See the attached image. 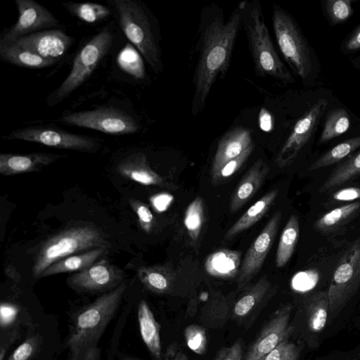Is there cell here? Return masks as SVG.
I'll return each mask as SVG.
<instances>
[{"mask_svg":"<svg viewBox=\"0 0 360 360\" xmlns=\"http://www.w3.org/2000/svg\"><path fill=\"white\" fill-rule=\"evenodd\" d=\"M333 199L335 201H352L360 199V188L347 187L342 188L333 193Z\"/></svg>","mask_w":360,"mask_h":360,"instance_id":"46","label":"cell"},{"mask_svg":"<svg viewBox=\"0 0 360 360\" xmlns=\"http://www.w3.org/2000/svg\"><path fill=\"white\" fill-rule=\"evenodd\" d=\"M41 342L38 335L27 338L9 356L7 360H32L37 352Z\"/></svg>","mask_w":360,"mask_h":360,"instance_id":"40","label":"cell"},{"mask_svg":"<svg viewBox=\"0 0 360 360\" xmlns=\"http://www.w3.org/2000/svg\"><path fill=\"white\" fill-rule=\"evenodd\" d=\"M205 220L202 198L196 197L187 207L184 215V225L191 241L195 243L201 233Z\"/></svg>","mask_w":360,"mask_h":360,"instance_id":"36","label":"cell"},{"mask_svg":"<svg viewBox=\"0 0 360 360\" xmlns=\"http://www.w3.org/2000/svg\"><path fill=\"white\" fill-rule=\"evenodd\" d=\"M63 155L49 153H32L29 154H0V173L11 176L23 173L38 172Z\"/></svg>","mask_w":360,"mask_h":360,"instance_id":"19","label":"cell"},{"mask_svg":"<svg viewBox=\"0 0 360 360\" xmlns=\"http://www.w3.org/2000/svg\"><path fill=\"white\" fill-rule=\"evenodd\" d=\"M73 42L74 39L61 30L50 29L22 37L11 44L57 62L68 51Z\"/></svg>","mask_w":360,"mask_h":360,"instance_id":"16","label":"cell"},{"mask_svg":"<svg viewBox=\"0 0 360 360\" xmlns=\"http://www.w3.org/2000/svg\"><path fill=\"white\" fill-rule=\"evenodd\" d=\"M242 27L246 34L255 74L260 77H271L283 82H292L293 77L274 46L258 0H246Z\"/></svg>","mask_w":360,"mask_h":360,"instance_id":"4","label":"cell"},{"mask_svg":"<svg viewBox=\"0 0 360 360\" xmlns=\"http://www.w3.org/2000/svg\"><path fill=\"white\" fill-rule=\"evenodd\" d=\"M120 27L154 72L162 71L158 34L146 7L135 0H115Z\"/></svg>","mask_w":360,"mask_h":360,"instance_id":"5","label":"cell"},{"mask_svg":"<svg viewBox=\"0 0 360 360\" xmlns=\"http://www.w3.org/2000/svg\"><path fill=\"white\" fill-rule=\"evenodd\" d=\"M246 0L232 11L227 20L220 6L210 4L203 8L196 43L198 58L193 77L192 115L205 107L213 85L229 70L235 42L242 20Z\"/></svg>","mask_w":360,"mask_h":360,"instance_id":"1","label":"cell"},{"mask_svg":"<svg viewBox=\"0 0 360 360\" xmlns=\"http://www.w3.org/2000/svg\"><path fill=\"white\" fill-rule=\"evenodd\" d=\"M325 98L319 99L295 123L292 131L278 152L275 162L283 168L290 165L309 141L327 107Z\"/></svg>","mask_w":360,"mask_h":360,"instance_id":"14","label":"cell"},{"mask_svg":"<svg viewBox=\"0 0 360 360\" xmlns=\"http://www.w3.org/2000/svg\"><path fill=\"white\" fill-rule=\"evenodd\" d=\"M360 288V234L340 260L328 294L329 313L336 316Z\"/></svg>","mask_w":360,"mask_h":360,"instance_id":"8","label":"cell"},{"mask_svg":"<svg viewBox=\"0 0 360 360\" xmlns=\"http://www.w3.org/2000/svg\"><path fill=\"white\" fill-rule=\"evenodd\" d=\"M137 276L146 289L156 294L168 293L175 278L173 269L166 264L140 266Z\"/></svg>","mask_w":360,"mask_h":360,"instance_id":"26","label":"cell"},{"mask_svg":"<svg viewBox=\"0 0 360 360\" xmlns=\"http://www.w3.org/2000/svg\"><path fill=\"white\" fill-rule=\"evenodd\" d=\"M327 14L334 24L345 22L352 14L350 0H328L326 1Z\"/></svg>","mask_w":360,"mask_h":360,"instance_id":"39","label":"cell"},{"mask_svg":"<svg viewBox=\"0 0 360 360\" xmlns=\"http://www.w3.org/2000/svg\"><path fill=\"white\" fill-rule=\"evenodd\" d=\"M272 24L279 49L293 72L306 79L312 72L309 46L292 16L278 5L273 6Z\"/></svg>","mask_w":360,"mask_h":360,"instance_id":"7","label":"cell"},{"mask_svg":"<svg viewBox=\"0 0 360 360\" xmlns=\"http://www.w3.org/2000/svg\"><path fill=\"white\" fill-rule=\"evenodd\" d=\"M360 174V151L336 167L319 188L323 193L345 184Z\"/></svg>","mask_w":360,"mask_h":360,"instance_id":"31","label":"cell"},{"mask_svg":"<svg viewBox=\"0 0 360 360\" xmlns=\"http://www.w3.org/2000/svg\"><path fill=\"white\" fill-rule=\"evenodd\" d=\"M300 235L297 217L292 214L288 219L280 237L276 254V266H284L291 258Z\"/></svg>","mask_w":360,"mask_h":360,"instance_id":"30","label":"cell"},{"mask_svg":"<svg viewBox=\"0 0 360 360\" xmlns=\"http://www.w3.org/2000/svg\"><path fill=\"white\" fill-rule=\"evenodd\" d=\"M253 149L252 143L238 157L226 162L216 174L211 175L212 184L219 186L228 181L248 160Z\"/></svg>","mask_w":360,"mask_h":360,"instance_id":"37","label":"cell"},{"mask_svg":"<svg viewBox=\"0 0 360 360\" xmlns=\"http://www.w3.org/2000/svg\"><path fill=\"white\" fill-rule=\"evenodd\" d=\"M113 41L112 30L105 27L77 52L72 69L60 85L48 97L52 107L65 100L82 85L110 51Z\"/></svg>","mask_w":360,"mask_h":360,"instance_id":"6","label":"cell"},{"mask_svg":"<svg viewBox=\"0 0 360 360\" xmlns=\"http://www.w3.org/2000/svg\"><path fill=\"white\" fill-rule=\"evenodd\" d=\"M278 194V189L271 190L251 205L226 231L225 240H232L260 220L274 202Z\"/></svg>","mask_w":360,"mask_h":360,"instance_id":"24","label":"cell"},{"mask_svg":"<svg viewBox=\"0 0 360 360\" xmlns=\"http://www.w3.org/2000/svg\"><path fill=\"white\" fill-rule=\"evenodd\" d=\"M110 246L105 233L94 224L72 225L51 235L41 244L34 258L32 276L39 278L50 265L68 256Z\"/></svg>","mask_w":360,"mask_h":360,"instance_id":"3","label":"cell"},{"mask_svg":"<svg viewBox=\"0 0 360 360\" xmlns=\"http://www.w3.org/2000/svg\"><path fill=\"white\" fill-rule=\"evenodd\" d=\"M59 121L112 135L130 134L140 130V125L129 114L108 106L65 114Z\"/></svg>","mask_w":360,"mask_h":360,"instance_id":"9","label":"cell"},{"mask_svg":"<svg viewBox=\"0 0 360 360\" xmlns=\"http://www.w3.org/2000/svg\"><path fill=\"white\" fill-rule=\"evenodd\" d=\"M269 166L262 159L256 160L232 193L229 210L236 212L258 191L269 172Z\"/></svg>","mask_w":360,"mask_h":360,"instance_id":"20","label":"cell"},{"mask_svg":"<svg viewBox=\"0 0 360 360\" xmlns=\"http://www.w3.org/2000/svg\"><path fill=\"white\" fill-rule=\"evenodd\" d=\"M0 57L9 63L26 68H44L56 63L14 44L0 46Z\"/></svg>","mask_w":360,"mask_h":360,"instance_id":"29","label":"cell"},{"mask_svg":"<svg viewBox=\"0 0 360 360\" xmlns=\"http://www.w3.org/2000/svg\"><path fill=\"white\" fill-rule=\"evenodd\" d=\"M184 337L187 346L197 354H203L207 349V336L205 329L191 324L184 330Z\"/></svg>","mask_w":360,"mask_h":360,"instance_id":"38","label":"cell"},{"mask_svg":"<svg viewBox=\"0 0 360 360\" xmlns=\"http://www.w3.org/2000/svg\"><path fill=\"white\" fill-rule=\"evenodd\" d=\"M281 219V212H276L249 247L237 276V285L239 290L248 287L249 283L262 269L274 242Z\"/></svg>","mask_w":360,"mask_h":360,"instance_id":"13","label":"cell"},{"mask_svg":"<svg viewBox=\"0 0 360 360\" xmlns=\"http://www.w3.org/2000/svg\"><path fill=\"white\" fill-rule=\"evenodd\" d=\"M214 360H243V347L240 339L231 345L221 348Z\"/></svg>","mask_w":360,"mask_h":360,"instance_id":"44","label":"cell"},{"mask_svg":"<svg viewBox=\"0 0 360 360\" xmlns=\"http://www.w3.org/2000/svg\"><path fill=\"white\" fill-rule=\"evenodd\" d=\"M359 209L360 202L336 207L318 219L314 223V228L321 231H332L353 217Z\"/></svg>","mask_w":360,"mask_h":360,"instance_id":"33","label":"cell"},{"mask_svg":"<svg viewBox=\"0 0 360 360\" xmlns=\"http://www.w3.org/2000/svg\"><path fill=\"white\" fill-rule=\"evenodd\" d=\"M271 287V283L265 276L255 283L245 288V291L235 303L233 314L238 319L248 316L262 302Z\"/></svg>","mask_w":360,"mask_h":360,"instance_id":"28","label":"cell"},{"mask_svg":"<svg viewBox=\"0 0 360 360\" xmlns=\"http://www.w3.org/2000/svg\"><path fill=\"white\" fill-rule=\"evenodd\" d=\"M292 308L291 304H286L275 311L243 360H262L287 339L292 332V327L289 325Z\"/></svg>","mask_w":360,"mask_h":360,"instance_id":"15","label":"cell"},{"mask_svg":"<svg viewBox=\"0 0 360 360\" xmlns=\"http://www.w3.org/2000/svg\"><path fill=\"white\" fill-rule=\"evenodd\" d=\"M360 147V135L336 145L318 158L309 167V171L328 167L340 162Z\"/></svg>","mask_w":360,"mask_h":360,"instance_id":"34","label":"cell"},{"mask_svg":"<svg viewBox=\"0 0 360 360\" xmlns=\"http://www.w3.org/2000/svg\"><path fill=\"white\" fill-rule=\"evenodd\" d=\"M173 200V196L167 193H158L150 198V202L153 208L158 212L167 210Z\"/></svg>","mask_w":360,"mask_h":360,"instance_id":"45","label":"cell"},{"mask_svg":"<svg viewBox=\"0 0 360 360\" xmlns=\"http://www.w3.org/2000/svg\"><path fill=\"white\" fill-rule=\"evenodd\" d=\"M300 354L299 347L293 342L286 339L262 360H298Z\"/></svg>","mask_w":360,"mask_h":360,"instance_id":"41","label":"cell"},{"mask_svg":"<svg viewBox=\"0 0 360 360\" xmlns=\"http://www.w3.org/2000/svg\"><path fill=\"white\" fill-rule=\"evenodd\" d=\"M2 138L5 140H21L51 148L84 153H96L101 148V143L96 138L45 127L16 129Z\"/></svg>","mask_w":360,"mask_h":360,"instance_id":"10","label":"cell"},{"mask_svg":"<svg viewBox=\"0 0 360 360\" xmlns=\"http://www.w3.org/2000/svg\"><path fill=\"white\" fill-rule=\"evenodd\" d=\"M108 252V248H98L65 257L50 265L39 276L44 277L86 269L96 263L98 259Z\"/></svg>","mask_w":360,"mask_h":360,"instance_id":"23","label":"cell"},{"mask_svg":"<svg viewBox=\"0 0 360 360\" xmlns=\"http://www.w3.org/2000/svg\"><path fill=\"white\" fill-rule=\"evenodd\" d=\"M273 118L271 115L265 108H262L259 114V125L260 129L269 132L273 129Z\"/></svg>","mask_w":360,"mask_h":360,"instance_id":"48","label":"cell"},{"mask_svg":"<svg viewBox=\"0 0 360 360\" xmlns=\"http://www.w3.org/2000/svg\"><path fill=\"white\" fill-rule=\"evenodd\" d=\"M345 47L349 51H355L360 49V27L347 39Z\"/></svg>","mask_w":360,"mask_h":360,"instance_id":"49","label":"cell"},{"mask_svg":"<svg viewBox=\"0 0 360 360\" xmlns=\"http://www.w3.org/2000/svg\"><path fill=\"white\" fill-rule=\"evenodd\" d=\"M123 360H139V359H123Z\"/></svg>","mask_w":360,"mask_h":360,"instance_id":"50","label":"cell"},{"mask_svg":"<svg viewBox=\"0 0 360 360\" xmlns=\"http://www.w3.org/2000/svg\"><path fill=\"white\" fill-rule=\"evenodd\" d=\"M22 319L20 307L11 302H1L0 307V360L11 345L18 339Z\"/></svg>","mask_w":360,"mask_h":360,"instance_id":"21","label":"cell"},{"mask_svg":"<svg viewBox=\"0 0 360 360\" xmlns=\"http://www.w3.org/2000/svg\"><path fill=\"white\" fill-rule=\"evenodd\" d=\"M127 287L124 281L74 315L66 342L70 360H98V342L116 314Z\"/></svg>","mask_w":360,"mask_h":360,"instance_id":"2","label":"cell"},{"mask_svg":"<svg viewBox=\"0 0 360 360\" xmlns=\"http://www.w3.org/2000/svg\"><path fill=\"white\" fill-rule=\"evenodd\" d=\"M252 144L251 129L236 127L227 131L218 143L211 175L216 174L226 162L238 157Z\"/></svg>","mask_w":360,"mask_h":360,"instance_id":"18","label":"cell"},{"mask_svg":"<svg viewBox=\"0 0 360 360\" xmlns=\"http://www.w3.org/2000/svg\"><path fill=\"white\" fill-rule=\"evenodd\" d=\"M62 5L72 16L89 24L100 22L110 15L107 6L97 3L66 2Z\"/></svg>","mask_w":360,"mask_h":360,"instance_id":"32","label":"cell"},{"mask_svg":"<svg viewBox=\"0 0 360 360\" xmlns=\"http://www.w3.org/2000/svg\"><path fill=\"white\" fill-rule=\"evenodd\" d=\"M129 203L136 214L141 229L149 233L153 229L155 219L148 205L134 198H129Z\"/></svg>","mask_w":360,"mask_h":360,"instance_id":"42","label":"cell"},{"mask_svg":"<svg viewBox=\"0 0 360 360\" xmlns=\"http://www.w3.org/2000/svg\"><path fill=\"white\" fill-rule=\"evenodd\" d=\"M319 280L318 272L307 270L297 273L292 280V288L299 291H306L315 286Z\"/></svg>","mask_w":360,"mask_h":360,"instance_id":"43","label":"cell"},{"mask_svg":"<svg viewBox=\"0 0 360 360\" xmlns=\"http://www.w3.org/2000/svg\"><path fill=\"white\" fill-rule=\"evenodd\" d=\"M117 172L122 176L146 186H155L176 190V186L157 174L150 167L146 155L141 152L133 153L117 165Z\"/></svg>","mask_w":360,"mask_h":360,"instance_id":"17","label":"cell"},{"mask_svg":"<svg viewBox=\"0 0 360 360\" xmlns=\"http://www.w3.org/2000/svg\"><path fill=\"white\" fill-rule=\"evenodd\" d=\"M350 127V118L342 108L329 112L326 119L319 142L323 143L345 134Z\"/></svg>","mask_w":360,"mask_h":360,"instance_id":"35","label":"cell"},{"mask_svg":"<svg viewBox=\"0 0 360 360\" xmlns=\"http://www.w3.org/2000/svg\"><path fill=\"white\" fill-rule=\"evenodd\" d=\"M241 262V252L221 249L210 254L205 262V269L211 276L230 279L238 276Z\"/></svg>","mask_w":360,"mask_h":360,"instance_id":"25","label":"cell"},{"mask_svg":"<svg viewBox=\"0 0 360 360\" xmlns=\"http://www.w3.org/2000/svg\"><path fill=\"white\" fill-rule=\"evenodd\" d=\"M304 308L309 329L313 333L321 332L326 325L329 313L328 290L317 291L306 297Z\"/></svg>","mask_w":360,"mask_h":360,"instance_id":"27","label":"cell"},{"mask_svg":"<svg viewBox=\"0 0 360 360\" xmlns=\"http://www.w3.org/2000/svg\"><path fill=\"white\" fill-rule=\"evenodd\" d=\"M165 360H188V359L178 345L172 343L167 349Z\"/></svg>","mask_w":360,"mask_h":360,"instance_id":"47","label":"cell"},{"mask_svg":"<svg viewBox=\"0 0 360 360\" xmlns=\"http://www.w3.org/2000/svg\"><path fill=\"white\" fill-rule=\"evenodd\" d=\"M125 274L118 266L102 259L69 276L67 283L79 293L108 292L124 282Z\"/></svg>","mask_w":360,"mask_h":360,"instance_id":"12","label":"cell"},{"mask_svg":"<svg viewBox=\"0 0 360 360\" xmlns=\"http://www.w3.org/2000/svg\"><path fill=\"white\" fill-rule=\"evenodd\" d=\"M19 17L0 39V46L14 43L30 34L55 28L60 25L58 20L46 8L34 0H15Z\"/></svg>","mask_w":360,"mask_h":360,"instance_id":"11","label":"cell"},{"mask_svg":"<svg viewBox=\"0 0 360 360\" xmlns=\"http://www.w3.org/2000/svg\"><path fill=\"white\" fill-rule=\"evenodd\" d=\"M137 316L140 333L143 342L156 360H162L160 326L144 300H141L139 303Z\"/></svg>","mask_w":360,"mask_h":360,"instance_id":"22","label":"cell"}]
</instances>
